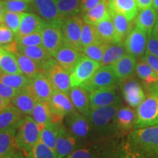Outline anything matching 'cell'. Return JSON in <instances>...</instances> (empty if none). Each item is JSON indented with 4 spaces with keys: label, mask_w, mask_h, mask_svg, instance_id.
Segmentation results:
<instances>
[{
    "label": "cell",
    "mask_w": 158,
    "mask_h": 158,
    "mask_svg": "<svg viewBox=\"0 0 158 158\" xmlns=\"http://www.w3.org/2000/svg\"><path fill=\"white\" fill-rule=\"evenodd\" d=\"M122 103L91 108L87 117L92 130V141H100L117 134L116 116Z\"/></svg>",
    "instance_id": "1"
},
{
    "label": "cell",
    "mask_w": 158,
    "mask_h": 158,
    "mask_svg": "<svg viewBox=\"0 0 158 158\" xmlns=\"http://www.w3.org/2000/svg\"><path fill=\"white\" fill-rule=\"evenodd\" d=\"M126 143L147 158H158V124L133 130Z\"/></svg>",
    "instance_id": "2"
},
{
    "label": "cell",
    "mask_w": 158,
    "mask_h": 158,
    "mask_svg": "<svg viewBox=\"0 0 158 158\" xmlns=\"http://www.w3.org/2000/svg\"><path fill=\"white\" fill-rule=\"evenodd\" d=\"M45 126L40 125L31 116H25L16 130L19 147L28 156L29 151L40 141L41 131Z\"/></svg>",
    "instance_id": "3"
},
{
    "label": "cell",
    "mask_w": 158,
    "mask_h": 158,
    "mask_svg": "<svg viewBox=\"0 0 158 158\" xmlns=\"http://www.w3.org/2000/svg\"><path fill=\"white\" fill-rule=\"evenodd\" d=\"M158 124V97L150 94L136 109V122L133 130Z\"/></svg>",
    "instance_id": "4"
},
{
    "label": "cell",
    "mask_w": 158,
    "mask_h": 158,
    "mask_svg": "<svg viewBox=\"0 0 158 158\" xmlns=\"http://www.w3.org/2000/svg\"><path fill=\"white\" fill-rule=\"evenodd\" d=\"M42 71L50 79L54 89L68 94L71 89L70 73L51 58L43 65Z\"/></svg>",
    "instance_id": "5"
},
{
    "label": "cell",
    "mask_w": 158,
    "mask_h": 158,
    "mask_svg": "<svg viewBox=\"0 0 158 158\" xmlns=\"http://www.w3.org/2000/svg\"><path fill=\"white\" fill-rule=\"evenodd\" d=\"M64 122V125L81 146L86 145L89 141H92V130L87 116L76 110L65 116Z\"/></svg>",
    "instance_id": "6"
},
{
    "label": "cell",
    "mask_w": 158,
    "mask_h": 158,
    "mask_svg": "<svg viewBox=\"0 0 158 158\" xmlns=\"http://www.w3.org/2000/svg\"><path fill=\"white\" fill-rule=\"evenodd\" d=\"M119 81L111 65L100 67L91 78L81 85V87L88 92L116 86Z\"/></svg>",
    "instance_id": "7"
},
{
    "label": "cell",
    "mask_w": 158,
    "mask_h": 158,
    "mask_svg": "<svg viewBox=\"0 0 158 158\" xmlns=\"http://www.w3.org/2000/svg\"><path fill=\"white\" fill-rule=\"evenodd\" d=\"M34 10L45 23L61 29L64 18L59 13L56 0H33Z\"/></svg>",
    "instance_id": "8"
},
{
    "label": "cell",
    "mask_w": 158,
    "mask_h": 158,
    "mask_svg": "<svg viewBox=\"0 0 158 158\" xmlns=\"http://www.w3.org/2000/svg\"><path fill=\"white\" fill-rule=\"evenodd\" d=\"M83 23V19L75 15L64 18L61 27L64 43L70 45L80 51L81 49V39Z\"/></svg>",
    "instance_id": "9"
},
{
    "label": "cell",
    "mask_w": 158,
    "mask_h": 158,
    "mask_svg": "<svg viewBox=\"0 0 158 158\" xmlns=\"http://www.w3.org/2000/svg\"><path fill=\"white\" fill-rule=\"evenodd\" d=\"M100 67V62L83 54L76 68L70 73L71 87L80 86L93 76Z\"/></svg>",
    "instance_id": "10"
},
{
    "label": "cell",
    "mask_w": 158,
    "mask_h": 158,
    "mask_svg": "<svg viewBox=\"0 0 158 158\" xmlns=\"http://www.w3.org/2000/svg\"><path fill=\"white\" fill-rule=\"evenodd\" d=\"M16 130L0 132V158H25L27 154L18 145Z\"/></svg>",
    "instance_id": "11"
},
{
    "label": "cell",
    "mask_w": 158,
    "mask_h": 158,
    "mask_svg": "<svg viewBox=\"0 0 158 158\" xmlns=\"http://www.w3.org/2000/svg\"><path fill=\"white\" fill-rule=\"evenodd\" d=\"M148 34L146 31L135 27L124 40L127 53L135 58H142L147 51Z\"/></svg>",
    "instance_id": "12"
},
{
    "label": "cell",
    "mask_w": 158,
    "mask_h": 158,
    "mask_svg": "<svg viewBox=\"0 0 158 158\" xmlns=\"http://www.w3.org/2000/svg\"><path fill=\"white\" fill-rule=\"evenodd\" d=\"M90 109L111 105L122 103L121 97L117 90V86L98 89L89 93Z\"/></svg>",
    "instance_id": "13"
},
{
    "label": "cell",
    "mask_w": 158,
    "mask_h": 158,
    "mask_svg": "<svg viewBox=\"0 0 158 158\" xmlns=\"http://www.w3.org/2000/svg\"><path fill=\"white\" fill-rule=\"evenodd\" d=\"M81 146L80 142L64 124L59 127L56 143V153L58 158H65Z\"/></svg>",
    "instance_id": "14"
},
{
    "label": "cell",
    "mask_w": 158,
    "mask_h": 158,
    "mask_svg": "<svg viewBox=\"0 0 158 158\" xmlns=\"http://www.w3.org/2000/svg\"><path fill=\"white\" fill-rule=\"evenodd\" d=\"M119 82L125 101L131 107L137 108L146 98L141 85L131 77Z\"/></svg>",
    "instance_id": "15"
},
{
    "label": "cell",
    "mask_w": 158,
    "mask_h": 158,
    "mask_svg": "<svg viewBox=\"0 0 158 158\" xmlns=\"http://www.w3.org/2000/svg\"><path fill=\"white\" fill-rule=\"evenodd\" d=\"M43 46L54 57V54L64 43L61 29L45 23L40 30Z\"/></svg>",
    "instance_id": "16"
},
{
    "label": "cell",
    "mask_w": 158,
    "mask_h": 158,
    "mask_svg": "<svg viewBox=\"0 0 158 158\" xmlns=\"http://www.w3.org/2000/svg\"><path fill=\"white\" fill-rule=\"evenodd\" d=\"M82 55L83 54L80 51L68 44L63 43V45L54 54V58L62 68L71 73L76 68Z\"/></svg>",
    "instance_id": "17"
},
{
    "label": "cell",
    "mask_w": 158,
    "mask_h": 158,
    "mask_svg": "<svg viewBox=\"0 0 158 158\" xmlns=\"http://www.w3.org/2000/svg\"><path fill=\"white\" fill-rule=\"evenodd\" d=\"M30 88L37 100L48 102H50L55 91L50 79L43 72H41L31 79Z\"/></svg>",
    "instance_id": "18"
},
{
    "label": "cell",
    "mask_w": 158,
    "mask_h": 158,
    "mask_svg": "<svg viewBox=\"0 0 158 158\" xmlns=\"http://www.w3.org/2000/svg\"><path fill=\"white\" fill-rule=\"evenodd\" d=\"M136 122V111L130 107H120L116 116L117 134L124 135L133 130Z\"/></svg>",
    "instance_id": "19"
},
{
    "label": "cell",
    "mask_w": 158,
    "mask_h": 158,
    "mask_svg": "<svg viewBox=\"0 0 158 158\" xmlns=\"http://www.w3.org/2000/svg\"><path fill=\"white\" fill-rule=\"evenodd\" d=\"M37 100H38L29 86L24 89L19 90L16 95L12 99L10 102L21 114L24 116H29L31 115Z\"/></svg>",
    "instance_id": "20"
},
{
    "label": "cell",
    "mask_w": 158,
    "mask_h": 158,
    "mask_svg": "<svg viewBox=\"0 0 158 158\" xmlns=\"http://www.w3.org/2000/svg\"><path fill=\"white\" fill-rule=\"evenodd\" d=\"M24 116L10 102L5 109L0 112V132L17 130Z\"/></svg>",
    "instance_id": "21"
},
{
    "label": "cell",
    "mask_w": 158,
    "mask_h": 158,
    "mask_svg": "<svg viewBox=\"0 0 158 158\" xmlns=\"http://www.w3.org/2000/svg\"><path fill=\"white\" fill-rule=\"evenodd\" d=\"M110 13L122 14L133 21L138 13L135 0H108Z\"/></svg>",
    "instance_id": "22"
},
{
    "label": "cell",
    "mask_w": 158,
    "mask_h": 158,
    "mask_svg": "<svg viewBox=\"0 0 158 158\" xmlns=\"http://www.w3.org/2000/svg\"><path fill=\"white\" fill-rule=\"evenodd\" d=\"M45 22L38 15L31 13H21V21L16 36L21 37L40 31Z\"/></svg>",
    "instance_id": "23"
},
{
    "label": "cell",
    "mask_w": 158,
    "mask_h": 158,
    "mask_svg": "<svg viewBox=\"0 0 158 158\" xmlns=\"http://www.w3.org/2000/svg\"><path fill=\"white\" fill-rule=\"evenodd\" d=\"M136 64V58L126 54L111 66L119 81H121L133 76L135 72Z\"/></svg>",
    "instance_id": "24"
},
{
    "label": "cell",
    "mask_w": 158,
    "mask_h": 158,
    "mask_svg": "<svg viewBox=\"0 0 158 158\" xmlns=\"http://www.w3.org/2000/svg\"><path fill=\"white\" fill-rule=\"evenodd\" d=\"M68 95L79 113L87 116L90 110L89 93L81 86L71 87Z\"/></svg>",
    "instance_id": "25"
},
{
    "label": "cell",
    "mask_w": 158,
    "mask_h": 158,
    "mask_svg": "<svg viewBox=\"0 0 158 158\" xmlns=\"http://www.w3.org/2000/svg\"><path fill=\"white\" fill-rule=\"evenodd\" d=\"M51 107L53 110L64 116L77 110L68 94L55 90L50 100Z\"/></svg>",
    "instance_id": "26"
},
{
    "label": "cell",
    "mask_w": 158,
    "mask_h": 158,
    "mask_svg": "<svg viewBox=\"0 0 158 158\" xmlns=\"http://www.w3.org/2000/svg\"><path fill=\"white\" fill-rule=\"evenodd\" d=\"M157 19L158 13L153 8L152 6L141 10L136 16L135 27L149 34L152 31Z\"/></svg>",
    "instance_id": "27"
},
{
    "label": "cell",
    "mask_w": 158,
    "mask_h": 158,
    "mask_svg": "<svg viewBox=\"0 0 158 158\" xmlns=\"http://www.w3.org/2000/svg\"><path fill=\"white\" fill-rule=\"evenodd\" d=\"M18 52L22 53L34 60L40 69H42L43 65L53 57L45 50L44 47L41 45L23 46L18 44Z\"/></svg>",
    "instance_id": "28"
},
{
    "label": "cell",
    "mask_w": 158,
    "mask_h": 158,
    "mask_svg": "<svg viewBox=\"0 0 158 158\" xmlns=\"http://www.w3.org/2000/svg\"><path fill=\"white\" fill-rule=\"evenodd\" d=\"M110 17V14L108 8V0H103L93 8L85 13L83 16V21L86 23L96 25Z\"/></svg>",
    "instance_id": "29"
},
{
    "label": "cell",
    "mask_w": 158,
    "mask_h": 158,
    "mask_svg": "<svg viewBox=\"0 0 158 158\" xmlns=\"http://www.w3.org/2000/svg\"><path fill=\"white\" fill-rule=\"evenodd\" d=\"M126 53L127 50L123 42L108 43L100 62V65L101 67L112 65L124 56Z\"/></svg>",
    "instance_id": "30"
},
{
    "label": "cell",
    "mask_w": 158,
    "mask_h": 158,
    "mask_svg": "<svg viewBox=\"0 0 158 158\" xmlns=\"http://www.w3.org/2000/svg\"><path fill=\"white\" fill-rule=\"evenodd\" d=\"M95 27L102 42L106 43L122 42L116 31L111 16L98 23L95 25Z\"/></svg>",
    "instance_id": "31"
},
{
    "label": "cell",
    "mask_w": 158,
    "mask_h": 158,
    "mask_svg": "<svg viewBox=\"0 0 158 158\" xmlns=\"http://www.w3.org/2000/svg\"><path fill=\"white\" fill-rule=\"evenodd\" d=\"M15 55L16 56L18 64H19L21 73L27 76V78L33 79L39 73L43 72L37 63L27 55L20 52L15 53Z\"/></svg>",
    "instance_id": "32"
},
{
    "label": "cell",
    "mask_w": 158,
    "mask_h": 158,
    "mask_svg": "<svg viewBox=\"0 0 158 158\" xmlns=\"http://www.w3.org/2000/svg\"><path fill=\"white\" fill-rule=\"evenodd\" d=\"M51 108L50 102L37 100L31 113V117L40 125L46 126L50 124Z\"/></svg>",
    "instance_id": "33"
},
{
    "label": "cell",
    "mask_w": 158,
    "mask_h": 158,
    "mask_svg": "<svg viewBox=\"0 0 158 158\" xmlns=\"http://www.w3.org/2000/svg\"><path fill=\"white\" fill-rule=\"evenodd\" d=\"M0 81L19 91L29 87L31 79L23 74L0 73Z\"/></svg>",
    "instance_id": "34"
},
{
    "label": "cell",
    "mask_w": 158,
    "mask_h": 158,
    "mask_svg": "<svg viewBox=\"0 0 158 158\" xmlns=\"http://www.w3.org/2000/svg\"><path fill=\"white\" fill-rule=\"evenodd\" d=\"M0 73L22 74L14 53L4 49L0 59Z\"/></svg>",
    "instance_id": "35"
},
{
    "label": "cell",
    "mask_w": 158,
    "mask_h": 158,
    "mask_svg": "<svg viewBox=\"0 0 158 158\" xmlns=\"http://www.w3.org/2000/svg\"><path fill=\"white\" fill-rule=\"evenodd\" d=\"M110 14L118 38L123 42L132 31V21L119 13H110Z\"/></svg>",
    "instance_id": "36"
},
{
    "label": "cell",
    "mask_w": 158,
    "mask_h": 158,
    "mask_svg": "<svg viewBox=\"0 0 158 158\" xmlns=\"http://www.w3.org/2000/svg\"><path fill=\"white\" fill-rule=\"evenodd\" d=\"M103 43L99 36L95 25L89 24L84 22L82 27L81 39V48L88 45L96 44V43Z\"/></svg>",
    "instance_id": "37"
},
{
    "label": "cell",
    "mask_w": 158,
    "mask_h": 158,
    "mask_svg": "<svg viewBox=\"0 0 158 158\" xmlns=\"http://www.w3.org/2000/svg\"><path fill=\"white\" fill-rule=\"evenodd\" d=\"M60 14L64 18L75 16L81 11V0H56Z\"/></svg>",
    "instance_id": "38"
},
{
    "label": "cell",
    "mask_w": 158,
    "mask_h": 158,
    "mask_svg": "<svg viewBox=\"0 0 158 158\" xmlns=\"http://www.w3.org/2000/svg\"><path fill=\"white\" fill-rule=\"evenodd\" d=\"M135 73L138 78L149 86L158 81V76L155 71L147 63L142 60L136 64Z\"/></svg>",
    "instance_id": "39"
},
{
    "label": "cell",
    "mask_w": 158,
    "mask_h": 158,
    "mask_svg": "<svg viewBox=\"0 0 158 158\" xmlns=\"http://www.w3.org/2000/svg\"><path fill=\"white\" fill-rule=\"evenodd\" d=\"M59 129L56 126L49 124L45 127L40 133V141L45 144L47 147L51 148L54 151L56 152V143L58 135Z\"/></svg>",
    "instance_id": "40"
},
{
    "label": "cell",
    "mask_w": 158,
    "mask_h": 158,
    "mask_svg": "<svg viewBox=\"0 0 158 158\" xmlns=\"http://www.w3.org/2000/svg\"><path fill=\"white\" fill-rule=\"evenodd\" d=\"M108 44V43H100L88 45V46L82 48L81 52L85 56L89 57V58L100 63L102 56H103L105 51L107 48Z\"/></svg>",
    "instance_id": "41"
},
{
    "label": "cell",
    "mask_w": 158,
    "mask_h": 158,
    "mask_svg": "<svg viewBox=\"0 0 158 158\" xmlns=\"http://www.w3.org/2000/svg\"><path fill=\"white\" fill-rule=\"evenodd\" d=\"M27 158H58V156L56 152L39 141L29 151Z\"/></svg>",
    "instance_id": "42"
},
{
    "label": "cell",
    "mask_w": 158,
    "mask_h": 158,
    "mask_svg": "<svg viewBox=\"0 0 158 158\" xmlns=\"http://www.w3.org/2000/svg\"><path fill=\"white\" fill-rule=\"evenodd\" d=\"M2 2L6 11L21 13L34 10L33 6L30 2L18 0H3Z\"/></svg>",
    "instance_id": "43"
},
{
    "label": "cell",
    "mask_w": 158,
    "mask_h": 158,
    "mask_svg": "<svg viewBox=\"0 0 158 158\" xmlns=\"http://www.w3.org/2000/svg\"><path fill=\"white\" fill-rule=\"evenodd\" d=\"M100 152L98 148L83 145L75 149L65 158H100Z\"/></svg>",
    "instance_id": "44"
},
{
    "label": "cell",
    "mask_w": 158,
    "mask_h": 158,
    "mask_svg": "<svg viewBox=\"0 0 158 158\" xmlns=\"http://www.w3.org/2000/svg\"><path fill=\"white\" fill-rule=\"evenodd\" d=\"M21 21V13L6 11L2 23L7 26L16 36L19 31Z\"/></svg>",
    "instance_id": "45"
},
{
    "label": "cell",
    "mask_w": 158,
    "mask_h": 158,
    "mask_svg": "<svg viewBox=\"0 0 158 158\" xmlns=\"http://www.w3.org/2000/svg\"><path fill=\"white\" fill-rule=\"evenodd\" d=\"M15 40L18 44L23 45V46H35V45L43 46L42 35L40 31L21 37L15 36Z\"/></svg>",
    "instance_id": "46"
},
{
    "label": "cell",
    "mask_w": 158,
    "mask_h": 158,
    "mask_svg": "<svg viewBox=\"0 0 158 158\" xmlns=\"http://www.w3.org/2000/svg\"><path fill=\"white\" fill-rule=\"evenodd\" d=\"M15 40L14 33L5 23H0V46L10 44Z\"/></svg>",
    "instance_id": "47"
},
{
    "label": "cell",
    "mask_w": 158,
    "mask_h": 158,
    "mask_svg": "<svg viewBox=\"0 0 158 158\" xmlns=\"http://www.w3.org/2000/svg\"><path fill=\"white\" fill-rule=\"evenodd\" d=\"M100 158H125L124 144L118 147L105 150L102 153L100 152Z\"/></svg>",
    "instance_id": "48"
},
{
    "label": "cell",
    "mask_w": 158,
    "mask_h": 158,
    "mask_svg": "<svg viewBox=\"0 0 158 158\" xmlns=\"http://www.w3.org/2000/svg\"><path fill=\"white\" fill-rule=\"evenodd\" d=\"M146 52L158 56V37L155 36L152 32L148 34Z\"/></svg>",
    "instance_id": "49"
},
{
    "label": "cell",
    "mask_w": 158,
    "mask_h": 158,
    "mask_svg": "<svg viewBox=\"0 0 158 158\" xmlns=\"http://www.w3.org/2000/svg\"><path fill=\"white\" fill-rule=\"evenodd\" d=\"M19 90L7 86L0 81V97L7 99L11 102V100L16 95Z\"/></svg>",
    "instance_id": "50"
},
{
    "label": "cell",
    "mask_w": 158,
    "mask_h": 158,
    "mask_svg": "<svg viewBox=\"0 0 158 158\" xmlns=\"http://www.w3.org/2000/svg\"><path fill=\"white\" fill-rule=\"evenodd\" d=\"M141 60L147 63L158 76V56L146 52L143 56L141 58Z\"/></svg>",
    "instance_id": "51"
},
{
    "label": "cell",
    "mask_w": 158,
    "mask_h": 158,
    "mask_svg": "<svg viewBox=\"0 0 158 158\" xmlns=\"http://www.w3.org/2000/svg\"><path fill=\"white\" fill-rule=\"evenodd\" d=\"M103 0H81V11L83 13H86L98 4H100Z\"/></svg>",
    "instance_id": "52"
},
{
    "label": "cell",
    "mask_w": 158,
    "mask_h": 158,
    "mask_svg": "<svg viewBox=\"0 0 158 158\" xmlns=\"http://www.w3.org/2000/svg\"><path fill=\"white\" fill-rule=\"evenodd\" d=\"M124 149H125V158H147L141 153L130 148L126 143H124Z\"/></svg>",
    "instance_id": "53"
},
{
    "label": "cell",
    "mask_w": 158,
    "mask_h": 158,
    "mask_svg": "<svg viewBox=\"0 0 158 158\" xmlns=\"http://www.w3.org/2000/svg\"><path fill=\"white\" fill-rule=\"evenodd\" d=\"M139 10L152 7L153 0H135Z\"/></svg>",
    "instance_id": "54"
},
{
    "label": "cell",
    "mask_w": 158,
    "mask_h": 158,
    "mask_svg": "<svg viewBox=\"0 0 158 158\" xmlns=\"http://www.w3.org/2000/svg\"><path fill=\"white\" fill-rule=\"evenodd\" d=\"M149 92L150 94L158 97V81L155 83V84L149 86Z\"/></svg>",
    "instance_id": "55"
},
{
    "label": "cell",
    "mask_w": 158,
    "mask_h": 158,
    "mask_svg": "<svg viewBox=\"0 0 158 158\" xmlns=\"http://www.w3.org/2000/svg\"><path fill=\"white\" fill-rule=\"evenodd\" d=\"M10 103V100L0 97V112L2 111L4 109H5L9 106Z\"/></svg>",
    "instance_id": "56"
},
{
    "label": "cell",
    "mask_w": 158,
    "mask_h": 158,
    "mask_svg": "<svg viewBox=\"0 0 158 158\" xmlns=\"http://www.w3.org/2000/svg\"><path fill=\"white\" fill-rule=\"evenodd\" d=\"M5 9L4 7V5L2 4V2L0 1V23H2L3 21V18L5 13Z\"/></svg>",
    "instance_id": "57"
},
{
    "label": "cell",
    "mask_w": 158,
    "mask_h": 158,
    "mask_svg": "<svg viewBox=\"0 0 158 158\" xmlns=\"http://www.w3.org/2000/svg\"><path fill=\"white\" fill-rule=\"evenodd\" d=\"M152 34L156 36L157 37H158V19L157 20V22H156L155 27H154V28L152 29Z\"/></svg>",
    "instance_id": "58"
},
{
    "label": "cell",
    "mask_w": 158,
    "mask_h": 158,
    "mask_svg": "<svg viewBox=\"0 0 158 158\" xmlns=\"http://www.w3.org/2000/svg\"><path fill=\"white\" fill-rule=\"evenodd\" d=\"M153 8L156 11L158 12V0H153L152 2V5Z\"/></svg>",
    "instance_id": "59"
},
{
    "label": "cell",
    "mask_w": 158,
    "mask_h": 158,
    "mask_svg": "<svg viewBox=\"0 0 158 158\" xmlns=\"http://www.w3.org/2000/svg\"><path fill=\"white\" fill-rule=\"evenodd\" d=\"M3 52H4V48H2L1 46H0V59H1V57L2 56Z\"/></svg>",
    "instance_id": "60"
},
{
    "label": "cell",
    "mask_w": 158,
    "mask_h": 158,
    "mask_svg": "<svg viewBox=\"0 0 158 158\" xmlns=\"http://www.w3.org/2000/svg\"><path fill=\"white\" fill-rule=\"evenodd\" d=\"M18 1H23V2H27L31 3L33 2V0H18Z\"/></svg>",
    "instance_id": "61"
}]
</instances>
